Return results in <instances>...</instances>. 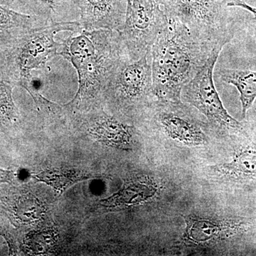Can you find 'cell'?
<instances>
[{
    "label": "cell",
    "mask_w": 256,
    "mask_h": 256,
    "mask_svg": "<svg viewBox=\"0 0 256 256\" xmlns=\"http://www.w3.org/2000/svg\"><path fill=\"white\" fill-rule=\"evenodd\" d=\"M225 45L197 36L182 24L168 18L151 48L156 100L182 101L184 86L203 67L215 48Z\"/></svg>",
    "instance_id": "cell-1"
},
{
    "label": "cell",
    "mask_w": 256,
    "mask_h": 256,
    "mask_svg": "<svg viewBox=\"0 0 256 256\" xmlns=\"http://www.w3.org/2000/svg\"><path fill=\"white\" fill-rule=\"evenodd\" d=\"M58 55L70 62L78 74V90L67 104L77 110L104 99L114 72L127 57L119 32L105 28L72 32L60 42Z\"/></svg>",
    "instance_id": "cell-2"
},
{
    "label": "cell",
    "mask_w": 256,
    "mask_h": 256,
    "mask_svg": "<svg viewBox=\"0 0 256 256\" xmlns=\"http://www.w3.org/2000/svg\"><path fill=\"white\" fill-rule=\"evenodd\" d=\"M82 28L80 22L50 21L20 34L0 47V60L5 68L2 73L30 94L35 88L32 70L44 68L47 62L58 55L60 43L56 41V35Z\"/></svg>",
    "instance_id": "cell-3"
},
{
    "label": "cell",
    "mask_w": 256,
    "mask_h": 256,
    "mask_svg": "<svg viewBox=\"0 0 256 256\" xmlns=\"http://www.w3.org/2000/svg\"><path fill=\"white\" fill-rule=\"evenodd\" d=\"M224 47H217L195 76L184 86L181 98L206 118L212 127L236 137H248L245 124L224 107L214 80V67Z\"/></svg>",
    "instance_id": "cell-4"
},
{
    "label": "cell",
    "mask_w": 256,
    "mask_h": 256,
    "mask_svg": "<svg viewBox=\"0 0 256 256\" xmlns=\"http://www.w3.org/2000/svg\"><path fill=\"white\" fill-rule=\"evenodd\" d=\"M169 20L178 22L197 36L227 44L234 38L224 2L220 0H159Z\"/></svg>",
    "instance_id": "cell-5"
},
{
    "label": "cell",
    "mask_w": 256,
    "mask_h": 256,
    "mask_svg": "<svg viewBox=\"0 0 256 256\" xmlns=\"http://www.w3.org/2000/svg\"><path fill=\"white\" fill-rule=\"evenodd\" d=\"M126 1V18L118 32L126 56L134 60L151 52L168 18L159 0Z\"/></svg>",
    "instance_id": "cell-6"
},
{
    "label": "cell",
    "mask_w": 256,
    "mask_h": 256,
    "mask_svg": "<svg viewBox=\"0 0 256 256\" xmlns=\"http://www.w3.org/2000/svg\"><path fill=\"white\" fill-rule=\"evenodd\" d=\"M104 99L120 108L132 110L150 99L153 92L151 52L137 60L124 58L111 78Z\"/></svg>",
    "instance_id": "cell-7"
},
{
    "label": "cell",
    "mask_w": 256,
    "mask_h": 256,
    "mask_svg": "<svg viewBox=\"0 0 256 256\" xmlns=\"http://www.w3.org/2000/svg\"><path fill=\"white\" fill-rule=\"evenodd\" d=\"M154 121L162 132L170 139L188 146L206 144L208 138L200 122L196 120L182 101L172 102L154 100Z\"/></svg>",
    "instance_id": "cell-8"
},
{
    "label": "cell",
    "mask_w": 256,
    "mask_h": 256,
    "mask_svg": "<svg viewBox=\"0 0 256 256\" xmlns=\"http://www.w3.org/2000/svg\"><path fill=\"white\" fill-rule=\"evenodd\" d=\"M184 220V238L196 245L240 238L256 227L254 218L242 216L218 218L188 216Z\"/></svg>",
    "instance_id": "cell-9"
},
{
    "label": "cell",
    "mask_w": 256,
    "mask_h": 256,
    "mask_svg": "<svg viewBox=\"0 0 256 256\" xmlns=\"http://www.w3.org/2000/svg\"><path fill=\"white\" fill-rule=\"evenodd\" d=\"M82 127L98 142L118 149L128 150L133 143L134 126L104 111L82 118Z\"/></svg>",
    "instance_id": "cell-10"
},
{
    "label": "cell",
    "mask_w": 256,
    "mask_h": 256,
    "mask_svg": "<svg viewBox=\"0 0 256 256\" xmlns=\"http://www.w3.org/2000/svg\"><path fill=\"white\" fill-rule=\"evenodd\" d=\"M82 28L120 31L126 18V0H76Z\"/></svg>",
    "instance_id": "cell-11"
},
{
    "label": "cell",
    "mask_w": 256,
    "mask_h": 256,
    "mask_svg": "<svg viewBox=\"0 0 256 256\" xmlns=\"http://www.w3.org/2000/svg\"><path fill=\"white\" fill-rule=\"evenodd\" d=\"M159 188L156 182L146 175H136L127 178L122 188L100 204L108 208H129L144 203L158 194Z\"/></svg>",
    "instance_id": "cell-12"
},
{
    "label": "cell",
    "mask_w": 256,
    "mask_h": 256,
    "mask_svg": "<svg viewBox=\"0 0 256 256\" xmlns=\"http://www.w3.org/2000/svg\"><path fill=\"white\" fill-rule=\"evenodd\" d=\"M212 170L233 182L256 183V144L238 146L228 161L212 166Z\"/></svg>",
    "instance_id": "cell-13"
},
{
    "label": "cell",
    "mask_w": 256,
    "mask_h": 256,
    "mask_svg": "<svg viewBox=\"0 0 256 256\" xmlns=\"http://www.w3.org/2000/svg\"><path fill=\"white\" fill-rule=\"evenodd\" d=\"M48 22L38 16L18 12L0 3V46L20 34Z\"/></svg>",
    "instance_id": "cell-14"
},
{
    "label": "cell",
    "mask_w": 256,
    "mask_h": 256,
    "mask_svg": "<svg viewBox=\"0 0 256 256\" xmlns=\"http://www.w3.org/2000/svg\"><path fill=\"white\" fill-rule=\"evenodd\" d=\"M217 75L222 82L236 88L242 102V117L245 118L256 99V72L220 68Z\"/></svg>",
    "instance_id": "cell-15"
},
{
    "label": "cell",
    "mask_w": 256,
    "mask_h": 256,
    "mask_svg": "<svg viewBox=\"0 0 256 256\" xmlns=\"http://www.w3.org/2000/svg\"><path fill=\"white\" fill-rule=\"evenodd\" d=\"M99 176L75 169H47L32 175L35 181L46 184L58 195H62L67 188L79 182Z\"/></svg>",
    "instance_id": "cell-16"
},
{
    "label": "cell",
    "mask_w": 256,
    "mask_h": 256,
    "mask_svg": "<svg viewBox=\"0 0 256 256\" xmlns=\"http://www.w3.org/2000/svg\"><path fill=\"white\" fill-rule=\"evenodd\" d=\"M9 207L12 218L22 224H31L40 220L46 212L44 205L30 194L18 195L9 204Z\"/></svg>",
    "instance_id": "cell-17"
},
{
    "label": "cell",
    "mask_w": 256,
    "mask_h": 256,
    "mask_svg": "<svg viewBox=\"0 0 256 256\" xmlns=\"http://www.w3.org/2000/svg\"><path fill=\"white\" fill-rule=\"evenodd\" d=\"M14 86L4 74L0 72V130L16 126L20 114L13 100Z\"/></svg>",
    "instance_id": "cell-18"
},
{
    "label": "cell",
    "mask_w": 256,
    "mask_h": 256,
    "mask_svg": "<svg viewBox=\"0 0 256 256\" xmlns=\"http://www.w3.org/2000/svg\"><path fill=\"white\" fill-rule=\"evenodd\" d=\"M57 238L58 236L55 230L47 229L28 234L24 242L28 252L33 255H45L53 250Z\"/></svg>",
    "instance_id": "cell-19"
},
{
    "label": "cell",
    "mask_w": 256,
    "mask_h": 256,
    "mask_svg": "<svg viewBox=\"0 0 256 256\" xmlns=\"http://www.w3.org/2000/svg\"><path fill=\"white\" fill-rule=\"evenodd\" d=\"M226 6H232V8L236 6V8L246 10L254 15V18L256 20V8L248 4L242 0H226Z\"/></svg>",
    "instance_id": "cell-20"
},
{
    "label": "cell",
    "mask_w": 256,
    "mask_h": 256,
    "mask_svg": "<svg viewBox=\"0 0 256 256\" xmlns=\"http://www.w3.org/2000/svg\"><path fill=\"white\" fill-rule=\"evenodd\" d=\"M14 178V172L0 168V184L12 182Z\"/></svg>",
    "instance_id": "cell-21"
},
{
    "label": "cell",
    "mask_w": 256,
    "mask_h": 256,
    "mask_svg": "<svg viewBox=\"0 0 256 256\" xmlns=\"http://www.w3.org/2000/svg\"><path fill=\"white\" fill-rule=\"evenodd\" d=\"M14 1V0H0V3L2 4L6 5V6H9V5L11 4Z\"/></svg>",
    "instance_id": "cell-22"
},
{
    "label": "cell",
    "mask_w": 256,
    "mask_h": 256,
    "mask_svg": "<svg viewBox=\"0 0 256 256\" xmlns=\"http://www.w3.org/2000/svg\"><path fill=\"white\" fill-rule=\"evenodd\" d=\"M45 2L48 3H52L54 2V0H44Z\"/></svg>",
    "instance_id": "cell-23"
}]
</instances>
